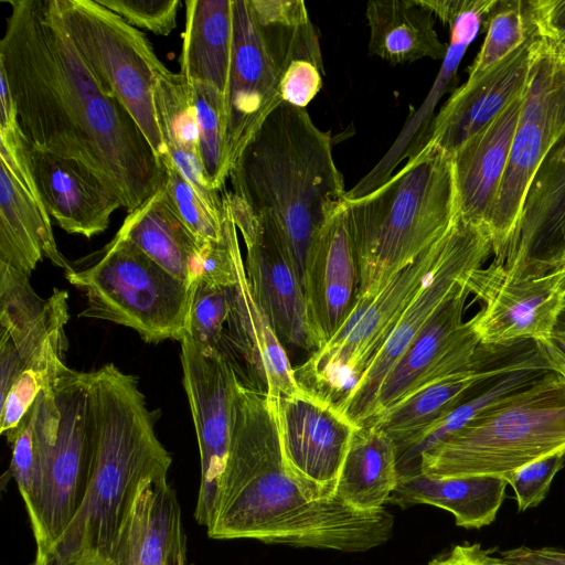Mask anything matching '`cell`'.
Returning a JSON list of instances; mask_svg holds the SVG:
<instances>
[{"label": "cell", "mask_w": 565, "mask_h": 565, "mask_svg": "<svg viewBox=\"0 0 565 565\" xmlns=\"http://www.w3.org/2000/svg\"><path fill=\"white\" fill-rule=\"evenodd\" d=\"M232 287L214 286L200 279L194 282L189 333L203 347L221 350Z\"/></svg>", "instance_id": "42"}, {"label": "cell", "mask_w": 565, "mask_h": 565, "mask_svg": "<svg viewBox=\"0 0 565 565\" xmlns=\"http://www.w3.org/2000/svg\"><path fill=\"white\" fill-rule=\"evenodd\" d=\"M23 148L40 200L62 230L92 238L108 228L122 207L111 189L76 160L35 148L24 137Z\"/></svg>", "instance_id": "19"}, {"label": "cell", "mask_w": 565, "mask_h": 565, "mask_svg": "<svg viewBox=\"0 0 565 565\" xmlns=\"http://www.w3.org/2000/svg\"><path fill=\"white\" fill-rule=\"evenodd\" d=\"M274 401L281 450L291 475L309 500H332L356 426L310 393Z\"/></svg>", "instance_id": "16"}, {"label": "cell", "mask_w": 565, "mask_h": 565, "mask_svg": "<svg viewBox=\"0 0 565 565\" xmlns=\"http://www.w3.org/2000/svg\"><path fill=\"white\" fill-rule=\"evenodd\" d=\"M0 131L19 129L15 104L2 72H0Z\"/></svg>", "instance_id": "48"}, {"label": "cell", "mask_w": 565, "mask_h": 565, "mask_svg": "<svg viewBox=\"0 0 565 565\" xmlns=\"http://www.w3.org/2000/svg\"><path fill=\"white\" fill-rule=\"evenodd\" d=\"M64 26L102 88L128 110L161 159L153 86L163 63L137 28L96 0H57Z\"/></svg>", "instance_id": "10"}, {"label": "cell", "mask_w": 565, "mask_h": 565, "mask_svg": "<svg viewBox=\"0 0 565 565\" xmlns=\"http://www.w3.org/2000/svg\"><path fill=\"white\" fill-rule=\"evenodd\" d=\"M246 246L245 270L255 301L285 345L310 355L320 349L303 288L287 263L269 211L254 213L231 191L223 193Z\"/></svg>", "instance_id": "15"}, {"label": "cell", "mask_w": 565, "mask_h": 565, "mask_svg": "<svg viewBox=\"0 0 565 565\" xmlns=\"http://www.w3.org/2000/svg\"><path fill=\"white\" fill-rule=\"evenodd\" d=\"M426 565H503L500 557L483 550L479 543L457 544L447 553L439 555Z\"/></svg>", "instance_id": "46"}, {"label": "cell", "mask_w": 565, "mask_h": 565, "mask_svg": "<svg viewBox=\"0 0 565 565\" xmlns=\"http://www.w3.org/2000/svg\"><path fill=\"white\" fill-rule=\"evenodd\" d=\"M539 35V34H537ZM565 140V60L540 36L509 160L489 221L497 262L509 255L529 188Z\"/></svg>", "instance_id": "11"}, {"label": "cell", "mask_w": 565, "mask_h": 565, "mask_svg": "<svg viewBox=\"0 0 565 565\" xmlns=\"http://www.w3.org/2000/svg\"><path fill=\"white\" fill-rule=\"evenodd\" d=\"M565 450V379L551 371L424 452L431 478L500 477Z\"/></svg>", "instance_id": "6"}, {"label": "cell", "mask_w": 565, "mask_h": 565, "mask_svg": "<svg viewBox=\"0 0 565 565\" xmlns=\"http://www.w3.org/2000/svg\"><path fill=\"white\" fill-rule=\"evenodd\" d=\"M481 310L469 321L483 345L545 341L565 302L562 273L531 275L493 260L467 278Z\"/></svg>", "instance_id": "13"}, {"label": "cell", "mask_w": 565, "mask_h": 565, "mask_svg": "<svg viewBox=\"0 0 565 565\" xmlns=\"http://www.w3.org/2000/svg\"><path fill=\"white\" fill-rule=\"evenodd\" d=\"M359 294L380 291L440 238L457 214L451 156L425 143L382 185L344 199Z\"/></svg>", "instance_id": "5"}, {"label": "cell", "mask_w": 565, "mask_h": 565, "mask_svg": "<svg viewBox=\"0 0 565 565\" xmlns=\"http://www.w3.org/2000/svg\"><path fill=\"white\" fill-rule=\"evenodd\" d=\"M555 371L542 345L510 367L480 382L467 398L430 428L416 444L397 455L398 478L420 473V459L445 438L459 430L478 413Z\"/></svg>", "instance_id": "36"}, {"label": "cell", "mask_w": 565, "mask_h": 565, "mask_svg": "<svg viewBox=\"0 0 565 565\" xmlns=\"http://www.w3.org/2000/svg\"><path fill=\"white\" fill-rule=\"evenodd\" d=\"M526 88L527 85L451 154L457 211L463 218L488 228Z\"/></svg>", "instance_id": "24"}, {"label": "cell", "mask_w": 565, "mask_h": 565, "mask_svg": "<svg viewBox=\"0 0 565 565\" xmlns=\"http://www.w3.org/2000/svg\"><path fill=\"white\" fill-rule=\"evenodd\" d=\"M537 34L561 58L565 60V34Z\"/></svg>", "instance_id": "50"}, {"label": "cell", "mask_w": 565, "mask_h": 565, "mask_svg": "<svg viewBox=\"0 0 565 565\" xmlns=\"http://www.w3.org/2000/svg\"><path fill=\"white\" fill-rule=\"evenodd\" d=\"M393 527L385 508L361 513L337 497L309 500L286 463L274 398L237 383L226 463L206 527L211 539L361 553L385 544Z\"/></svg>", "instance_id": "2"}, {"label": "cell", "mask_w": 565, "mask_h": 565, "mask_svg": "<svg viewBox=\"0 0 565 565\" xmlns=\"http://www.w3.org/2000/svg\"><path fill=\"white\" fill-rule=\"evenodd\" d=\"M493 254L487 226L458 212L449 227L444 253L435 269L404 310L381 352L356 386L335 408L354 426L367 424L386 376L475 269Z\"/></svg>", "instance_id": "12"}, {"label": "cell", "mask_w": 565, "mask_h": 565, "mask_svg": "<svg viewBox=\"0 0 565 565\" xmlns=\"http://www.w3.org/2000/svg\"><path fill=\"white\" fill-rule=\"evenodd\" d=\"M539 45L536 30L516 51L476 79L455 88L430 125L425 143L451 156L529 83Z\"/></svg>", "instance_id": "21"}, {"label": "cell", "mask_w": 565, "mask_h": 565, "mask_svg": "<svg viewBox=\"0 0 565 565\" xmlns=\"http://www.w3.org/2000/svg\"><path fill=\"white\" fill-rule=\"evenodd\" d=\"M500 558L503 565H565V551L521 546L503 552Z\"/></svg>", "instance_id": "47"}, {"label": "cell", "mask_w": 565, "mask_h": 565, "mask_svg": "<svg viewBox=\"0 0 565 565\" xmlns=\"http://www.w3.org/2000/svg\"><path fill=\"white\" fill-rule=\"evenodd\" d=\"M93 472L67 527L32 565H111L137 492L168 475L171 456L156 435L138 380L111 363L88 372Z\"/></svg>", "instance_id": "3"}, {"label": "cell", "mask_w": 565, "mask_h": 565, "mask_svg": "<svg viewBox=\"0 0 565 565\" xmlns=\"http://www.w3.org/2000/svg\"><path fill=\"white\" fill-rule=\"evenodd\" d=\"M276 57L280 98L296 107L306 106L323 85L319 36L301 0H249Z\"/></svg>", "instance_id": "25"}, {"label": "cell", "mask_w": 565, "mask_h": 565, "mask_svg": "<svg viewBox=\"0 0 565 565\" xmlns=\"http://www.w3.org/2000/svg\"><path fill=\"white\" fill-rule=\"evenodd\" d=\"M65 335L55 338L24 366L0 402V433L9 440L34 404L38 395L53 385L62 370Z\"/></svg>", "instance_id": "38"}, {"label": "cell", "mask_w": 565, "mask_h": 565, "mask_svg": "<svg viewBox=\"0 0 565 565\" xmlns=\"http://www.w3.org/2000/svg\"><path fill=\"white\" fill-rule=\"evenodd\" d=\"M497 0H465L458 11L443 21L449 28L448 50L436 79L426 98L406 120L401 132L382 159L352 189L347 199H356L382 185L397 166L420 151L425 145L435 108L441 97L454 89L457 72L466 50L477 38L481 24L494 7Z\"/></svg>", "instance_id": "23"}, {"label": "cell", "mask_w": 565, "mask_h": 565, "mask_svg": "<svg viewBox=\"0 0 565 565\" xmlns=\"http://www.w3.org/2000/svg\"><path fill=\"white\" fill-rule=\"evenodd\" d=\"M153 102L168 156L211 205L222 209V198L207 183L201 163L192 84L181 73H173L163 64L156 74Z\"/></svg>", "instance_id": "30"}, {"label": "cell", "mask_w": 565, "mask_h": 565, "mask_svg": "<svg viewBox=\"0 0 565 565\" xmlns=\"http://www.w3.org/2000/svg\"><path fill=\"white\" fill-rule=\"evenodd\" d=\"M343 203L318 232L306 263L303 291L320 348L344 324L359 294L358 262Z\"/></svg>", "instance_id": "20"}, {"label": "cell", "mask_w": 565, "mask_h": 565, "mask_svg": "<svg viewBox=\"0 0 565 565\" xmlns=\"http://www.w3.org/2000/svg\"><path fill=\"white\" fill-rule=\"evenodd\" d=\"M111 565H185L181 509L168 475L140 486Z\"/></svg>", "instance_id": "27"}, {"label": "cell", "mask_w": 565, "mask_h": 565, "mask_svg": "<svg viewBox=\"0 0 565 565\" xmlns=\"http://www.w3.org/2000/svg\"><path fill=\"white\" fill-rule=\"evenodd\" d=\"M545 353H546L548 360L551 361V363L553 364L555 371L558 372L565 379V360H563L562 358L557 356L554 353H551L547 351H545Z\"/></svg>", "instance_id": "51"}, {"label": "cell", "mask_w": 565, "mask_h": 565, "mask_svg": "<svg viewBox=\"0 0 565 565\" xmlns=\"http://www.w3.org/2000/svg\"><path fill=\"white\" fill-rule=\"evenodd\" d=\"M233 47V0L185 1L180 73L225 97Z\"/></svg>", "instance_id": "34"}, {"label": "cell", "mask_w": 565, "mask_h": 565, "mask_svg": "<svg viewBox=\"0 0 565 565\" xmlns=\"http://www.w3.org/2000/svg\"><path fill=\"white\" fill-rule=\"evenodd\" d=\"M87 406L88 372L65 366L29 411L42 467L35 555L52 546L85 498L93 472Z\"/></svg>", "instance_id": "8"}, {"label": "cell", "mask_w": 565, "mask_h": 565, "mask_svg": "<svg viewBox=\"0 0 565 565\" xmlns=\"http://www.w3.org/2000/svg\"><path fill=\"white\" fill-rule=\"evenodd\" d=\"M0 72L33 147L76 160L131 213L164 184L166 168L128 110L81 57L57 0H9Z\"/></svg>", "instance_id": "1"}, {"label": "cell", "mask_w": 565, "mask_h": 565, "mask_svg": "<svg viewBox=\"0 0 565 565\" xmlns=\"http://www.w3.org/2000/svg\"><path fill=\"white\" fill-rule=\"evenodd\" d=\"M557 321L565 324V302H564L563 308L558 315Z\"/></svg>", "instance_id": "53"}, {"label": "cell", "mask_w": 565, "mask_h": 565, "mask_svg": "<svg viewBox=\"0 0 565 565\" xmlns=\"http://www.w3.org/2000/svg\"><path fill=\"white\" fill-rule=\"evenodd\" d=\"M565 262V140L545 159L526 193L513 246L501 262L531 275Z\"/></svg>", "instance_id": "22"}, {"label": "cell", "mask_w": 565, "mask_h": 565, "mask_svg": "<svg viewBox=\"0 0 565 565\" xmlns=\"http://www.w3.org/2000/svg\"><path fill=\"white\" fill-rule=\"evenodd\" d=\"M8 441L12 445L10 473L18 484L32 529L42 497V467L30 412Z\"/></svg>", "instance_id": "41"}, {"label": "cell", "mask_w": 565, "mask_h": 565, "mask_svg": "<svg viewBox=\"0 0 565 565\" xmlns=\"http://www.w3.org/2000/svg\"><path fill=\"white\" fill-rule=\"evenodd\" d=\"M484 24L487 33L467 79H476L523 45L534 33L529 0H497Z\"/></svg>", "instance_id": "37"}, {"label": "cell", "mask_w": 565, "mask_h": 565, "mask_svg": "<svg viewBox=\"0 0 565 565\" xmlns=\"http://www.w3.org/2000/svg\"><path fill=\"white\" fill-rule=\"evenodd\" d=\"M228 178L231 192L254 213H273L285 258L303 288L312 242L347 194L330 136L306 108L281 102L249 139Z\"/></svg>", "instance_id": "4"}, {"label": "cell", "mask_w": 565, "mask_h": 565, "mask_svg": "<svg viewBox=\"0 0 565 565\" xmlns=\"http://www.w3.org/2000/svg\"><path fill=\"white\" fill-rule=\"evenodd\" d=\"M281 75L249 0H233V47L225 94L230 169L270 111L281 103Z\"/></svg>", "instance_id": "17"}, {"label": "cell", "mask_w": 565, "mask_h": 565, "mask_svg": "<svg viewBox=\"0 0 565 565\" xmlns=\"http://www.w3.org/2000/svg\"><path fill=\"white\" fill-rule=\"evenodd\" d=\"M565 465V450L530 462L503 479L511 486L520 512L537 507L547 495L556 473Z\"/></svg>", "instance_id": "43"}, {"label": "cell", "mask_w": 565, "mask_h": 565, "mask_svg": "<svg viewBox=\"0 0 565 565\" xmlns=\"http://www.w3.org/2000/svg\"><path fill=\"white\" fill-rule=\"evenodd\" d=\"M180 345L183 386L201 462L194 516L207 527L230 447L234 393L242 380L235 364L221 350L203 347L190 333L180 340Z\"/></svg>", "instance_id": "14"}, {"label": "cell", "mask_w": 565, "mask_h": 565, "mask_svg": "<svg viewBox=\"0 0 565 565\" xmlns=\"http://www.w3.org/2000/svg\"><path fill=\"white\" fill-rule=\"evenodd\" d=\"M227 324L228 343L244 361L252 387L271 398L300 397L308 392L299 384L284 344L255 301L242 256L236 265Z\"/></svg>", "instance_id": "26"}, {"label": "cell", "mask_w": 565, "mask_h": 565, "mask_svg": "<svg viewBox=\"0 0 565 565\" xmlns=\"http://www.w3.org/2000/svg\"><path fill=\"white\" fill-rule=\"evenodd\" d=\"M67 298V291L57 288L41 298L30 276L0 263V335L12 342L23 369L51 340L65 334Z\"/></svg>", "instance_id": "29"}, {"label": "cell", "mask_w": 565, "mask_h": 565, "mask_svg": "<svg viewBox=\"0 0 565 565\" xmlns=\"http://www.w3.org/2000/svg\"><path fill=\"white\" fill-rule=\"evenodd\" d=\"M467 278L391 370L365 426L375 424L419 390L472 366L480 359L484 345L470 321L462 320L470 294Z\"/></svg>", "instance_id": "18"}, {"label": "cell", "mask_w": 565, "mask_h": 565, "mask_svg": "<svg viewBox=\"0 0 565 565\" xmlns=\"http://www.w3.org/2000/svg\"><path fill=\"white\" fill-rule=\"evenodd\" d=\"M192 87L203 172L210 186L218 192L231 172L226 156L225 97L216 87L206 83L195 82Z\"/></svg>", "instance_id": "39"}, {"label": "cell", "mask_w": 565, "mask_h": 565, "mask_svg": "<svg viewBox=\"0 0 565 565\" xmlns=\"http://www.w3.org/2000/svg\"><path fill=\"white\" fill-rule=\"evenodd\" d=\"M87 306L79 317L134 329L148 343L180 340L189 333L193 286L177 279L119 230L99 250L64 270Z\"/></svg>", "instance_id": "7"}, {"label": "cell", "mask_w": 565, "mask_h": 565, "mask_svg": "<svg viewBox=\"0 0 565 565\" xmlns=\"http://www.w3.org/2000/svg\"><path fill=\"white\" fill-rule=\"evenodd\" d=\"M448 231L380 291L356 299L340 330L295 369L305 391L333 406L352 392L440 260Z\"/></svg>", "instance_id": "9"}, {"label": "cell", "mask_w": 565, "mask_h": 565, "mask_svg": "<svg viewBox=\"0 0 565 565\" xmlns=\"http://www.w3.org/2000/svg\"><path fill=\"white\" fill-rule=\"evenodd\" d=\"M562 273V286L565 290V262L562 264V266L557 269Z\"/></svg>", "instance_id": "52"}, {"label": "cell", "mask_w": 565, "mask_h": 565, "mask_svg": "<svg viewBox=\"0 0 565 565\" xmlns=\"http://www.w3.org/2000/svg\"><path fill=\"white\" fill-rule=\"evenodd\" d=\"M507 486L500 477L431 478L420 472L399 479L388 502L403 509L437 507L450 512L456 525L481 529L495 520Z\"/></svg>", "instance_id": "31"}, {"label": "cell", "mask_w": 565, "mask_h": 565, "mask_svg": "<svg viewBox=\"0 0 565 565\" xmlns=\"http://www.w3.org/2000/svg\"><path fill=\"white\" fill-rule=\"evenodd\" d=\"M43 258L63 270L70 265L57 248L46 210L0 163V263L30 276Z\"/></svg>", "instance_id": "28"}, {"label": "cell", "mask_w": 565, "mask_h": 565, "mask_svg": "<svg viewBox=\"0 0 565 565\" xmlns=\"http://www.w3.org/2000/svg\"><path fill=\"white\" fill-rule=\"evenodd\" d=\"M365 14L371 55L393 65L445 58L448 44L440 41L435 14L424 0L369 1Z\"/></svg>", "instance_id": "32"}, {"label": "cell", "mask_w": 565, "mask_h": 565, "mask_svg": "<svg viewBox=\"0 0 565 565\" xmlns=\"http://www.w3.org/2000/svg\"><path fill=\"white\" fill-rule=\"evenodd\" d=\"M539 343L545 351L554 353L565 360V324L556 321L550 337Z\"/></svg>", "instance_id": "49"}, {"label": "cell", "mask_w": 565, "mask_h": 565, "mask_svg": "<svg viewBox=\"0 0 565 565\" xmlns=\"http://www.w3.org/2000/svg\"><path fill=\"white\" fill-rule=\"evenodd\" d=\"M128 24L168 36L177 26L180 0H96Z\"/></svg>", "instance_id": "44"}, {"label": "cell", "mask_w": 565, "mask_h": 565, "mask_svg": "<svg viewBox=\"0 0 565 565\" xmlns=\"http://www.w3.org/2000/svg\"><path fill=\"white\" fill-rule=\"evenodd\" d=\"M531 18L540 34H565V0H529Z\"/></svg>", "instance_id": "45"}, {"label": "cell", "mask_w": 565, "mask_h": 565, "mask_svg": "<svg viewBox=\"0 0 565 565\" xmlns=\"http://www.w3.org/2000/svg\"><path fill=\"white\" fill-rule=\"evenodd\" d=\"M119 231L170 275L193 286L199 239L175 213L164 184L128 213Z\"/></svg>", "instance_id": "35"}, {"label": "cell", "mask_w": 565, "mask_h": 565, "mask_svg": "<svg viewBox=\"0 0 565 565\" xmlns=\"http://www.w3.org/2000/svg\"><path fill=\"white\" fill-rule=\"evenodd\" d=\"M161 161L166 168L164 189L180 220L199 239H221L222 209L211 205L184 178L168 154Z\"/></svg>", "instance_id": "40"}, {"label": "cell", "mask_w": 565, "mask_h": 565, "mask_svg": "<svg viewBox=\"0 0 565 565\" xmlns=\"http://www.w3.org/2000/svg\"><path fill=\"white\" fill-rule=\"evenodd\" d=\"M397 447L376 425L356 427L347 451L335 497L361 513L384 508L398 483Z\"/></svg>", "instance_id": "33"}]
</instances>
